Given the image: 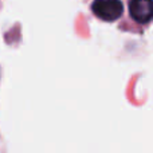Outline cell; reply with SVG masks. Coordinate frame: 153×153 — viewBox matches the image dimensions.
<instances>
[{"mask_svg":"<svg viewBox=\"0 0 153 153\" xmlns=\"http://www.w3.org/2000/svg\"><path fill=\"white\" fill-rule=\"evenodd\" d=\"M129 13L137 23H148L152 19V0H129Z\"/></svg>","mask_w":153,"mask_h":153,"instance_id":"cell-2","label":"cell"},{"mask_svg":"<svg viewBox=\"0 0 153 153\" xmlns=\"http://www.w3.org/2000/svg\"><path fill=\"white\" fill-rule=\"evenodd\" d=\"M91 10L97 18L103 22H116L124 12V4L121 0H94Z\"/></svg>","mask_w":153,"mask_h":153,"instance_id":"cell-1","label":"cell"}]
</instances>
